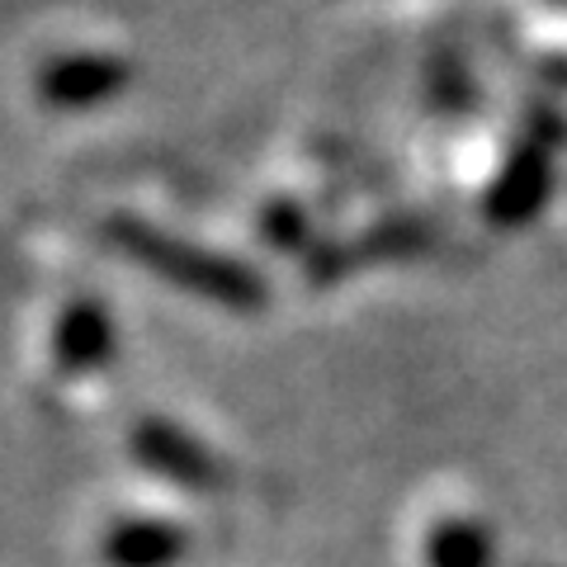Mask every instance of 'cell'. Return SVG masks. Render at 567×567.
<instances>
[{"label":"cell","mask_w":567,"mask_h":567,"mask_svg":"<svg viewBox=\"0 0 567 567\" xmlns=\"http://www.w3.org/2000/svg\"><path fill=\"white\" fill-rule=\"evenodd\" d=\"M123 85H128V62L95 58V52L62 58L43 71V95L52 104H66V110H76V104H100V100L118 95Z\"/></svg>","instance_id":"cell-4"},{"label":"cell","mask_w":567,"mask_h":567,"mask_svg":"<svg viewBox=\"0 0 567 567\" xmlns=\"http://www.w3.org/2000/svg\"><path fill=\"white\" fill-rule=\"evenodd\" d=\"M104 237H110L123 256H133L142 270H152L156 279L175 284V289H189V293H199L218 308H233V312L265 308V279L233 256L181 241V237L162 233V227H147L137 218H110L104 223Z\"/></svg>","instance_id":"cell-1"},{"label":"cell","mask_w":567,"mask_h":567,"mask_svg":"<svg viewBox=\"0 0 567 567\" xmlns=\"http://www.w3.org/2000/svg\"><path fill=\"white\" fill-rule=\"evenodd\" d=\"M525 137H535V142H544L548 152H558L567 142V114L539 104V110H529V118H525Z\"/></svg>","instance_id":"cell-10"},{"label":"cell","mask_w":567,"mask_h":567,"mask_svg":"<svg viewBox=\"0 0 567 567\" xmlns=\"http://www.w3.org/2000/svg\"><path fill=\"white\" fill-rule=\"evenodd\" d=\"M137 458L156 473L175 477V483H189V487H218L223 483V468L199 440H189L185 431H175L171 421H142L137 435Z\"/></svg>","instance_id":"cell-3"},{"label":"cell","mask_w":567,"mask_h":567,"mask_svg":"<svg viewBox=\"0 0 567 567\" xmlns=\"http://www.w3.org/2000/svg\"><path fill=\"white\" fill-rule=\"evenodd\" d=\"M548 189H554V152L535 137H520L487 189V218L496 227H520L544 208Z\"/></svg>","instance_id":"cell-2"},{"label":"cell","mask_w":567,"mask_h":567,"mask_svg":"<svg viewBox=\"0 0 567 567\" xmlns=\"http://www.w3.org/2000/svg\"><path fill=\"white\" fill-rule=\"evenodd\" d=\"M260 233L289 251V246L308 241V218H303V208H298V204H270V208H265V218H260Z\"/></svg>","instance_id":"cell-8"},{"label":"cell","mask_w":567,"mask_h":567,"mask_svg":"<svg viewBox=\"0 0 567 567\" xmlns=\"http://www.w3.org/2000/svg\"><path fill=\"white\" fill-rule=\"evenodd\" d=\"M114 354V322L110 312H104L95 298H81V303H71L58 322V360L62 369L71 374H81V369H95Z\"/></svg>","instance_id":"cell-5"},{"label":"cell","mask_w":567,"mask_h":567,"mask_svg":"<svg viewBox=\"0 0 567 567\" xmlns=\"http://www.w3.org/2000/svg\"><path fill=\"white\" fill-rule=\"evenodd\" d=\"M431 100L440 104V110H464V104L473 100L464 66L450 62V58H440L435 71H431Z\"/></svg>","instance_id":"cell-9"},{"label":"cell","mask_w":567,"mask_h":567,"mask_svg":"<svg viewBox=\"0 0 567 567\" xmlns=\"http://www.w3.org/2000/svg\"><path fill=\"white\" fill-rule=\"evenodd\" d=\"M185 554V535L166 520H128L104 539V558L114 567H166Z\"/></svg>","instance_id":"cell-6"},{"label":"cell","mask_w":567,"mask_h":567,"mask_svg":"<svg viewBox=\"0 0 567 567\" xmlns=\"http://www.w3.org/2000/svg\"><path fill=\"white\" fill-rule=\"evenodd\" d=\"M492 558V539L468 520L440 525V535L431 544V563L435 567H487Z\"/></svg>","instance_id":"cell-7"}]
</instances>
